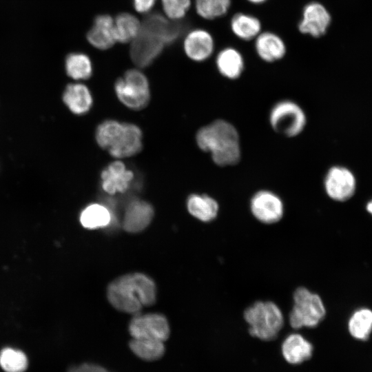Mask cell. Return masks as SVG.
Here are the masks:
<instances>
[{"instance_id":"1","label":"cell","mask_w":372,"mask_h":372,"mask_svg":"<svg viewBox=\"0 0 372 372\" xmlns=\"http://www.w3.org/2000/svg\"><path fill=\"white\" fill-rule=\"evenodd\" d=\"M156 285L147 276L133 273L120 276L108 286L107 297L116 309L128 313L138 314L143 307L155 302Z\"/></svg>"},{"instance_id":"2","label":"cell","mask_w":372,"mask_h":372,"mask_svg":"<svg viewBox=\"0 0 372 372\" xmlns=\"http://www.w3.org/2000/svg\"><path fill=\"white\" fill-rule=\"evenodd\" d=\"M198 146L209 152L214 163L220 167L236 165L241 158L240 137L229 122L217 119L201 127L197 132Z\"/></svg>"},{"instance_id":"3","label":"cell","mask_w":372,"mask_h":372,"mask_svg":"<svg viewBox=\"0 0 372 372\" xmlns=\"http://www.w3.org/2000/svg\"><path fill=\"white\" fill-rule=\"evenodd\" d=\"M243 316L250 335L262 340L275 339L284 324L281 309L271 301L255 302L245 310Z\"/></svg>"},{"instance_id":"4","label":"cell","mask_w":372,"mask_h":372,"mask_svg":"<svg viewBox=\"0 0 372 372\" xmlns=\"http://www.w3.org/2000/svg\"><path fill=\"white\" fill-rule=\"evenodd\" d=\"M293 301L289 322L293 329L315 327L326 315V309L320 296L304 287H298L294 291Z\"/></svg>"},{"instance_id":"5","label":"cell","mask_w":372,"mask_h":372,"mask_svg":"<svg viewBox=\"0 0 372 372\" xmlns=\"http://www.w3.org/2000/svg\"><path fill=\"white\" fill-rule=\"evenodd\" d=\"M142 137L137 125L114 120L105 130L103 149L115 158L132 156L141 150Z\"/></svg>"},{"instance_id":"6","label":"cell","mask_w":372,"mask_h":372,"mask_svg":"<svg viewBox=\"0 0 372 372\" xmlns=\"http://www.w3.org/2000/svg\"><path fill=\"white\" fill-rule=\"evenodd\" d=\"M269 123L276 132L287 137H295L304 130L307 117L298 104L290 100H283L271 108Z\"/></svg>"},{"instance_id":"7","label":"cell","mask_w":372,"mask_h":372,"mask_svg":"<svg viewBox=\"0 0 372 372\" xmlns=\"http://www.w3.org/2000/svg\"><path fill=\"white\" fill-rule=\"evenodd\" d=\"M115 91L121 103L132 110L143 109L149 101L147 79L138 70H127L123 77L118 79Z\"/></svg>"},{"instance_id":"8","label":"cell","mask_w":372,"mask_h":372,"mask_svg":"<svg viewBox=\"0 0 372 372\" xmlns=\"http://www.w3.org/2000/svg\"><path fill=\"white\" fill-rule=\"evenodd\" d=\"M250 211L254 217L264 224H274L284 215V204L276 193L267 189L256 192L250 200Z\"/></svg>"},{"instance_id":"9","label":"cell","mask_w":372,"mask_h":372,"mask_svg":"<svg viewBox=\"0 0 372 372\" xmlns=\"http://www.w3.org/2000/svg\"><path fill=\"white\" fill-rule=\"evenodd\" d=\"M129 331L133 338H152L165 341L170 329L166 318L160 313L135 316L129 324Z\"/></svg>"},{"instance_id":"10","label":"cell","mask_w":372,"mask_h":372,"mask_svg":"<svg viewBox=\"0 0 372 372\" xmlns=\"http://www.w3.org/2000/svg\"><path fill=\"white\" fill-rule=\"evenodd\" d=\"M331 23V16L326 7L320 2L307 3L302 12L298 28L300 32L313 38L324 35Z\"/></svg>"},{"instance_id":"11","label":"cell","mask_w":372,"mask_h":372,"mask_svg":"<svg viewBox=\"0 0 372 372\" xmlns=\"http://www.w3.org/2000/svg\"><path fill=\"white\" fill-rule=\"evenodd\" d=\"M165 44L154 34L141 28L130 47V56L141 68L149 65L161 53Z\"/></svg>"},{"instance_id":"12","label":"cell","mask_w":372,"mask_h":372,"mask_svg":"<svg viewBox=\"0 0 372 372\" xmlns=\"http://www.w3.org/2000/svg\"><path fill=\"white\" fill-rule=\"evenodd\" d=\"M324 189L329 197L336 201L349 199L355 189V180L347 168L335 166L329 169L324 178Z\"/></svg>"},{"instance_id":"13","label":"cell","mask_w":372,"mask_h":372,"mask_svg":"<svg viewBox=\"0 0 372 372\" xmlns=\"http://www.w3.org/2000/svg\"><path fill=\"white\" fill-rule=\"evenodd\" d=\"M134 175L121 161H114L109 164L101 172V187L106 193L114 195L124 193L131 186Z\"/></svg>"},{"instance_id":"14","label":"cell","mask_w":372,"mask_h":372,"mask_svg":"<svg viewBox=\"0 0 372 372\" xmlns=\"http://www.w3.org/2000/svg\"><path fill=\"white\" fill-rule=\"evenodd\" d=\"M184 50L186 55L197 62L208 59L214 51L215 43L211 33L198 28L190 31L184 40Z\"/></svg>"},{"instance_id":"15","label":"cell","mask_w":372,"mask_h":372,"mask_svg":"<svg viewBox=\"0 0 372 372\" xmlns=\"http://www.w3.org/2000/svg\"><path fill=\"white\" fill-rule=\"evenodd\" d=\"M154 214V208L150 203L142 200H133L125 211L123 229L130 233L140 232L149 225Z\"/></svg>"},{"instance_id":"16","label":"cell","mask_w":372,"mask_h":372,"mask_svg":"<svg viewBox=\"0 0 372 372\" xmlns=\"http://www.w3.org/2000/svg\"><path fill=\"white\" fill-rule=\"evenodd\" d=\"M185 26L176 21H170L158 12L145 17L141 28L159 37L165 45L175 42L182 34Z\"/></svg>"},{"instance_id":"17","label":"cell","mask_w":372,"mask_h":372,"mask_svg":"<svg viewBox=\"0 0 372 372\" xmlns=\"http://www.w3.org/2000/svg\"><path fill=\"white\" fill-rule=\"evenodd\" d=\"M88 42L99 50H107L116 41L114 34V21L107 14L97 16L87 34Z\"/></svg>"},{"instance_id":"18","label":"cell","mask_w":372,"mask_h":372,"mask_svg":"<svg viewBox=\"0 0 372 372\" xmlns=\"http://www.w3.org/2000/svg\"><path fill=\"white\" fill-rule=\"evenodd\" d=\"M255 50L264 61L272 63L282 59L287 48L283 39L277 34L266 31L260 32L255 39Z\"/></svg>"},{"instance_id":"19","label":"cell","mask_w":372,"mask_h":372,"mask_svg":"<svg viewBox=\"0 0 372 372\" xmlns=\"http://www.w3.org/2000/svg\"><path fill=\"white\" fill-rule=\"evenodd\" d=\"M216 65L223 76L234 80L241 76L245 68V61L243 56L236 48L226 47L217 54Z\"/></svg>"},{"instance_id":"20","label":"cell","mask_w":372,"mask_h":372,"mask_svg":"<svg viewBox=\"0 0 372 372\" xmlns=\"http://www.w3.org/2000/svg\"><path fill=\"white\" fill-rule=\"evenodd\" d=\"M62 98L68 109L77 115L88 112L93 103L89 89L81 83L68 84L63 93Z\"/></svg>"},{"instance_id":"21","label":"cell","mask_w":372,"mask_h":372,"mask_svg":"<svg viewBox=\"0 0 372 372\" xmlns=\"http://www.w3.org/2000/svg\"><path fill=\"white\" fill-rule=\"evenodd\" d=\"M313 347L302 335L292 333L288 335L282 344L283 357L290 364H300L309 359Z\"/></svg>"},{"instance_id":"22","label":"cell","mask_w":372,"mask_h":372,"mask_svg":"<svg viewBox=\"0 0 372 372\" xmlns=\"http://www.w3.org/2000/svg\"><path fill=\"white\" fill-rule=\"evenodd\" d=\"M189 214L198 220L207 223L214 220L218 214V203L207 194H191L187 200Z\"/></svg>"},{"instance_id":"23","label":"cell","mask_w":372,"mask_h":372,"mask_svg":"<svg viewBox=\"0 0 372 372\" xmlns=\"http://www.w3.org/2000/svg\"><path fill=\"white\" fill-rule=\"evenodd\" d=\"M233 34L243 41L255 39L261 32L262 24L256 17L244 12L235 14L230 21Z\"/></svg>"},{"instance_id":"24","label":"cell","mask_w":372,"mask_h":372,"mask_svg":"<svg viewBox=\"0 0 372 372\" xmlns=\"http://www.w3.org/2000/svg\"><path fill=\"white\" fill-rule=\"evenodd\" d=\"M112 214L105 205L92 203L85 207L80 214L83 227L89 229L104 227L110 223Z\"/></svg>"},{"instance_id":"25","label":"cell","mask_w":372,"mask_h":372,"mask_svg":"<svg viewBox=\"0 0 372 372\" xmlns=\"http://www.w3.org/2000/svg\"><path fill=\"white\" fill-rule=\"evenodd\" d=\"M114 21L116 41L121 43L132 41L141 30V23L135 16L130 13H121Z\"/></svg>"},{"instance_id":"26","label":"cell","mask_w":372,"mask_h":372,"mask_svg":"<svg viewBox=\"0 0 372 372\" xmlns=\"http://www.w3.org/2000/svg\"><path fill=\"white\" fill-rule=\"evenodd\" d=\"M130 347L136 355L147 361L159 359L165 352L163 342L152 338H132Z\"/></svg>"},{"instance_id":"27","label":"cell","mask_w":372,"mask_h":372,"mask_svg":"<svg viewBox=\"0 0 372 372\" xmlns=\"http://www.w3.org/2000/svg\"><path fill=\"white\" fill-rule=\"evenodd\" d=\"M348 329L355 339L367 340L372 331V311L367 308L356 310L349 318Z\"/></svg>"},{"instance_id":"28","label":"cell","mask_w":372,"mask_h":372,"mask_svg":"<svg viewBox=\"0 0 372 372\" xmlns=\"http://www.w3.org/2000/svg\"><path fill=\"white\" fill-rule=\"evenodd\" d=\"M65 70L67 74L74 79H87L92 74V64L85 54L71 53L65 59Z\"/></svg>"},{"instance_id":"29","label":"cell","mask_w":372,"mask_h":372,"mask_svg":"<svg viewBox=\"0 0 372 372\" xmlns=\"http://www.w3.org/2000/svg\"><path fill=\"white\" fill-rule=\"evenodd\" d=\"M194 3L200 17L213 20L225 16L229 12L231 0H194Z\"/></svg>"},{"instance_id":"30","label":"cell","mask_w":372,"mask_h":372,"mask_svg":"<svg viewBox=\"0 0 372 372\" xmlns=\"http://www.w3.org/2000/svg\"><path fill=\"white\" fill-rule=\"evenodd\" d=\"M26 355L20 350L4 348L0 352V366L6 372H24L28 367Z\"/></svg>"},{"instance_id":"31","label":"cell","mask_w":372,"mask_h":372,"mask_svg":"<svg viewBox=\"0 0 372 372\" xmlns=\"http://www.w3.org/2000/svg\"><path fill=\"white\" fill-rule=\"evenodd\" d=\"M167 17L174 21L184 17L191 6V0H162Z\"/></svg>"},{"instance_id":"32","label":"cell","mask_w":372,"mask_h":372,"mask_svg":"<svg viewBox=\"0 0 372 372\" xmlns=\"http://www.w3.org/2000/svg\"><path fill=\"white\" fill-rule=\"evenodd\" d=\"M68 372H108L105 369L95 364H83L72 367Z\"/></svg>"},{"instance_id":"33","label":"cell","mask_w":372,"mask_h":372,"mask_svg":"<svg viewBox=\"0 0 372 372\" xmlns=\"http://www.w3.org/2000/svg\"><path fill=\"white\" fill-rule=\"evenodd\" d=\"M156 0H133L135 10L140 13L149 12L154 6Z\"/></svg>"},{"instance_id":"34","label":"cell","mask_w":372,"mask_h":372,"mask_svg":"<svg viewBox=\"0 0 372 372\" xmlns=\"http://www.w3.org/2000/svg\"><path fill=\"white\" fill-rule=\"evenodd\" d=\"M248 2L252 3V4H256V5H259V4H262L264 3L265 2H266L267 0H247Z\"/></svg>"},{"instance_id":"35","label":"cell","mask_w":372,"mask_h":372,"mask_svg":"<svg viewBox=\"0 0 372 372\" xmlns=\"http://www.w3.org/2000/svg\"><path fill=\"white\" fill-rule=\"evenodd\" d=\"M366 210L372 215V200L367 203Z\"/></svg>"}]
</instances>
